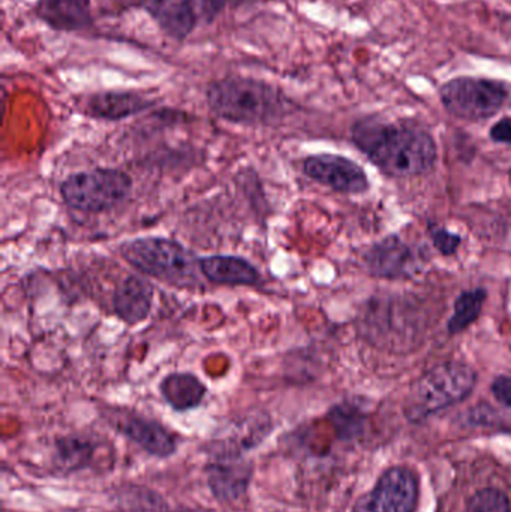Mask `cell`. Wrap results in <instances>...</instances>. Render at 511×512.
I'll return each instance as SVG.
<instances>
[{"label": "cell", "instance_id": "cell-1", "mask_svg": "<svg viewBox=\"0 0 511 512\" xmlns=\"http://www.w3.org/2000/svg\"><path fill=\"white\" fill-rule=\"evenodd\" d=\"M351 138L357 149L392 179L423 176L437 164L434 137L416 123L365 117L354 123Z\"/></svg>", "mask_w": 511, "mask_h": 512}, {"label": "cell", "instance_id": "cell-2", "mask_svg": "<svg viewBox=\"0 0 511 512\" xmlns=\"http://www.w3.org/2000/svg\"><path fill=\"white\" fill-rule=\"evenodd\" d=\"M207 105L219 119L243 126H273L287 113V101L275 86L245 77L210 84Z\"/></svg>", "mask_w": 511, "mask_h": 512}, {"label": "cell", "instance_id": "cell-3", "mask_svg": "<svg viewBox=\"0 0 511 512\" xmlns=\"http://www.w3.org/2000/svg\"><path fill=\"white\" fill-rule=\"evenodd\" d=\"M120 255L141 274L177 288H194L201 273L200 259L191 249L167 237H138L119 246Z\"/></svg>", "mask_w": 511, "mask_h": 512}, {"label": "cell", "instance_id": "cell-4", "mask_svg": "<svg viewBox=\"0 0 511 512\" xmlns=\"http://www.w3.org/2000/svg\"><path fill=\"white\" fill-rule=\"evenodd\" d=\"M476 384L477 373L470 364L461 361L438 364L414 382L405 400V417L413 423H420L437 412L464 402Z\"/></svg>", "mask_w": 511, "mask_h": 512}, {"label": "cell", "instance_id": "cell-5", "mask_svg": "<svg viewBox=\"0 0 511 512\" xmlns=\"http://www.w3.org/2000/svg\"><path fill=\"white\" fill-rule=\"evenodd\" d=\"M59 191L69 209L96 215L125 203L132 192V179L117 168H95L66 177Z\"/></svg>", "mask_w": 511, "mask_h": 512}, {"label": "cell", "instance_id": "cell-6", "mask_svg": "<svg viewBox=\"0 0 511 512\" xmlns=\"http://www.w3.org/2000/svg\"><path fill=\"white\" fill-rule=\"evenodd\" d=\"M440 98L452 116L467 122H483L503 110L509 92L497 81L462 77L447 81L440 89Z\"/></svg>", "mask_w": 511, "mask_h": 512}, {"label": "cell", "instance_id": "cell-7", "mask_svg": "<svg viewBox=\"0 0 511 512\" xmlns=\"http://www.w3.org/2000/svg\"><path fill=\"white\" fill-rule=\"evenodd\" d=\"M306 177L344 195H362L369 191L368 174L357 162L332 153H320L303 159Z\"/></svg>", "mask_w": 511, "mask_h": 512}, {"label": "cell", "instance_id": "cell-8", "mask_svg": "<svg viewBox=\"0 0 511 512\" xmlns=\"http://www.w3.org/2000/svg\"><path fill=\"white\" fill-rule=\"evenodd\" d=\"M363 262L368 273L378 279H413L420 271L416 252L398 234L374 243L363 255Z\"/></svg>", "mask_w": 511, "mask_h": 512}, {"label": "cell", "instance_id": "cell-9", "mask_svg": "<svg viewBox=\"0 0 511 512\" xmlns=\"http://www.w3.org/2000/svg\"><path fill=\"white\" fill-rule=\"evenodd\" d=\"M419 502V480L411 469L396 466L378 481L369 498L371 512H414Z\"/></svg>", "mask_w": 511, "mask_h": 512}, {"label": "cell", "instance_id": "cell-10", "mask_svg": "<svg viewBox=\"0 0 511 512\" xmlns=\"http://www.w3.org/2000/svg\"><path fill=\"white\" fill-rule=\"evenodd\" d=\"M207 484L212 495L221 502H234L248 490L252 465L240 454H219L206 468Z\"/></svg>", "mask_w": 511, "mask_h": 512}, {"label": "cell", "instance_id": "cell-11", "mask_svg": "<svg viewBox=\"0 0 511 512\" xmlns=\"http://www.w3.org/2000/svg\"><path fill=\"white\" fill-rule=\"evenodd\" d=\"M155 300V288L147 277L129 274L117 283L113 310L126 325H138L149 318Z\"/></svg>", "mask_w": 511, "mask_h": 512}, {"label": "cell", "instance_id": "cell-12", "mask_svg": "<svg viewBox=\"0 0 511 512\" xmlns=\"http://www.w3.org/2000/svg\"><path fill=\"white\" fill-rule=\"evenodd\" d=\"M117 429L150 456L168 457L176 453V438L158 421L140 415H129L119 421Z\"/></svg>", "mask_w": 511, "mask_h": 512}, {"label": "cell", "instance_id": "cell-13", "mask_svg": "<svg viewBox=\"0 0 511 512\" xmlns=\"http://www.w3.org/2000/svg\"><path fill=\"white\" fill-rule=\"evenodd\" d=\"M153 105H155V101L146 98L141 93L111 90V92L95 93L90 96L86 101L84 111L92 119L119 122V120L144 113Z\"/></svg>", "mask_w": 511, "mask_h": 512}, {"label": "cell", "instance_id": "cell-14", "mask_svg": "<svg viewBox=\"0 0 511 512\" xmlns=\"http://www.w3.org/2000/svg\"><path fill=\"white\" fill-rule=\"evenodd\" d=\"M201 273L222 286H257L263 282L258 268L243 256L210 255L200 259Z\"/></svg>", "mask_w": 511, "mask_h": 512}, {"label": "cell", "instance_id": "cell-15", "mask_svg": "<svg viewBox=\"0 0 511 512\" xmlns=\"http://www.w3.org/2000/svg\"><path fill=\"white\" fill-rule=\"evenodd\" d=\"M141 5L165 35L176 41L188 38L197 24L194 0H141Z\"/></svg>", "mask_w": 511, "mask_h": 512}, {"label": "cell", "instance_id": "cell-16", "mask_svg": "<svg viewBox=\"0 0 511 512\" xmlns=\"http://www.w3.org/2000/svg\"><path fill=\"white\" fill-rule=\"evenodd\" d=\"M36 14L45 24L62 32H77L92 23L89 0H38Z\"/></svg>", "mask_w": 511, "mask_h": 512}, {"label": "cell", "instance_id": "cell-17", "mask_svg": "<svg viewBox=\"0 0 511 512\" xmlns=\"http://www.w3.org/2000/svg\"><path fill=\"white\" fill-rule=\"evenodd\" d=\"M159 393L168 406L177 412L192 411L203 403L207 387L194 373H168L161 384Z\"/></svg>", "mask_w": 511, "mask_h": 512}, {"label": "cell", "instance_id": "cell-18", "mask_svg": "<svg viewBox=\"0 0 511 512\" xmlns=\"http://www.w3.org/2000/svg\"><path fill=\"white\" fill-rule=\"evenodd\" d=\"M488 292L483 288L461 292L455 300L452 318L447 322V331L452 336L464 333L482 315Z\"/></svg>", "mask_w": 511, "mask_h": 512}, {"label": "cell", "instance_id": "cell-19", "mask_svg": "<svg viewBox=\"0 0 511 512\" xmlns=\"http://www.w3.org/2000/svg\"><path fill=\"white\" fill-rule=\"evenodd\" d=\"M56 448L59 465L69 471H77V469H83L90 465L95 445L83 436H68V438L60 439Z\"/></svg>", "mask_w": 511, "mask_h": 512}, {"label": "cell", "instance_id": "cell-20", "mask_svg": "<svg viewBox=\"0 0 511 512\" xmlns=\"http://www.w3.org/2000/svg\"><path fill=\"white\" fill-rule=\"evenodd\" d=\"M465 512H511L509 496L498 489H483L468 501Z\"/></svg>", "mask_w": 511, "mask_h": 512}, {"label": "cell", "instance_id": "cell-21", "mask_svg": "<svg viewBox=\"0 0 511 512\" xmlns=\"http://www.w3.org/2000/svg\"><path fill=\"white\" fill-rule=\"evenodd\" d=\"M429 237L434 243L435 249L444 256H453L459 251L462 245V237L459 234L452 233L447 228L438 224H429Z\"/></svg>", "mask_w": 511, "mask_h": 512}, {"label": "cell", "instance_id": "cell-22", "mask_svg": "<svg viewBox=\"0 0 511 512\" xmlns=\"http://www.w3.org/2000/svg\"><path fill=\"white\" fill-rule=\"evenodd\" d=\"M491 391L501 405L511 408V376L501 375L495 378Z\"/></svg>", "mask_w": 511, "mask_h": 512}, {"label": "cell", "instance_id": "cell-23", "mask_svg": "<svg viewBox=\"0 0 511 512\" xmlns=\"http://www.w3.org/2000/svg\"><path fill=\"white\" fill-rule=\"evenodd\" d=\"M489 137L494 143L509 144L511 146V119H503L495 123L489 131Z\"/></svg>", "mask_w": 511, "mask_h": 512}, {"label": "cell", "instance_id": "cell-24", "mask_svg": "<svg viewBox=\"0 0 511 512\" xmlns=\"http://www.w3.org/2000/svg\"><path fill=\"white\" fill-rule=\"evenodd\" d=\"M227 2L228 0H200L201 14L207 21H212L213 18L218 17Z\"/></svg>", "mask_w": 511, "mask_h": 512}, {"label": "cell", "instance_id": "cell-25", "mask_svg": "<svg viewBox=\"0 0 511 512\" xmlns=\"http://www.w3.org/2000/svg\"><path fill=\"white\" fill-rule=\"evenodd\" d=\"M176 512H204V511H200V510H188V508H183V510H179V511H176Z\"/></svg>", "mask_w": 511, "mask_h": 512}]
</instances>
